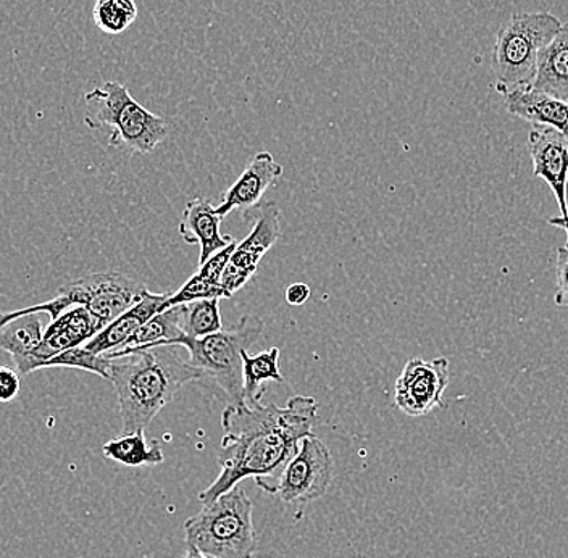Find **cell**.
I'll return each instance as SVG.
<instances>
[{
  "label": "cell",
  "mask_w": 568,
  "mask_h": 558,
  "mask_svg": "<svg viewBox=\"0 0 568 558\" xmlns=\"http://www.w3.org/2000/svg\"><path fill=\"white\" fill-rule=\"evenodd\" d=\"M318 404L314 397L296 396L278 405H226L222 414L223 439L216 455L220 473L199 493L202 506L229 493L243 479L255 478L258 488L278 490L280 478L302 439L312 435Z\"/></svg>",
  "instance_id": "1"
},
{
  "label": "cell",
  "mask_w": 568,
  "mask_h": 558,
  "mask_svg": "<svg viewBox=\"0 0 568 558\" xmlns=\"http://www.w3.org/2000/svg\"><path fill=\"white\" fill-rule=\"evenodd\" d=\"M201 379V372L175 346L138 349L112 361L109 382L119 399L122 435L145 432L184 384Z\"/></svg>",
  "instance_id": "2"
},
{
  "label": "cell",
  "mask_w": 568,
  "mask_h": 558,
  "mask_svg": "<svg viewBox=\"0 0 568 558\" xmlns=\"http://www.w3.org/2000/svg\"><path fill=\"white\" fill-rule=\"evenodd\" d=\"M264 322L257 316H243L233 329H222L211 336L194 339L181 337L175 347L190 352V364L201 372V384L212 389L226 405L244 400L243 351L254 346L264 333Z\"/></svg>",
  "instance_id": "3"
},
{
  "label": "cell",
  "mask_w": 568,
  "mask_h": 558,
  "mask_svg": "<svg viewBox=\"0 0 568 558\" xmlns=\"http://www.w3.org/2000/svg\"><path fill=\"white\" fill-rule=\"evenodd\" d=\"M186 544L207 558H252L257 549L254 504L234 486L184 521Z\"/></svg>",
  "instance_id": "4"
},
{
  "label": "cell",
  "mask_w": 568,
  "mask_h": 558,
  "mask_svg": "<svg viewBox=\"0 0 568 558\" xmlns=\"http://www.w3.org/2000/svg\"><path fill=\"white\" fill-rule=\"evenodd\" d=\"M89 112L84 123L91 130H106L110 148L134 154H151L169 134V123L142 106L124 84L106 81L84 95Z\"/></svg>",
  "instance_id": "5"
},
{
  "label": "cell",
  "mask_w": 568,
  "mask_h": 558,
  "mask_svg": "<svg viewBox=\"0 0 568 558\" xmlns=\"http://www.w3.org/2000/svg\"><path fill=\"white\" fill-rule=\"evenodd\" d=\"M562 21L549 12L515 13L497 31L491 53L496 87H528L535 81L538 55L559 33Z\"/></svg>",
  "instance_id": "6"
},
{
  "label": "cell",
  "mask_w": 568,
  "mask_h": 558,
  "mask_svg": "<svg viewBox=\"0 0 568 558\" xmlns=\"http://www.w3.org/2000/svg\"><path fill=\"white\" fill-rule=\"evenodd\" d=\"M144 284L119 272L91 273L83 278L60 287L59 294L69 307L81 305L88 308L102 326L119 318L133 307L145 293Z\"/></svg>",
  "instance_id": "7"
},
{
  "label": "cell",
  "mask_w": 568,
  "mask_h": 558,
  "mask_svg": "<svg viewBox=\"0 0 568 558\" xmlns=\"http://www.w3.org/2000/svg\"><path fill=\"white\" fill-rule=\"evenodd\" d=\"M332 481V453L322 439L311 435L302 439L300 450L284 468L276 494L287 506L302 508L325 496Z\"/></svg>",
  "instance_id": "8"
},
{
  "label": "cell",
  "mask_w": 568,
  "mask_h": 558,
  "mask_svg": "<svg viewBox=\"0 0 568 558\" xmlns=\"http://www.w3.org/2000/svg\"><path fill=\"white\" fill-rule=\"evenodd\" d=\"M244 213H254L252 215L254 225L246 240L236 244L229 266L223 273L222 286L231 294L241 290L257 273L258 263L282 237V226H280L282 210L276 202H261L257 207Z\"/></svg>",
  "instance_id": "9"
},
{
  "label": "cell",
  "mask_w": 568,
  "mask_h": 558,
  "mask_svg": "<svg viewBox=\"0 0 568 558\" xmlns=\"http://www.w3.org/2000/svg\"><path fill=\"white\" fill-rule=\"evenodd\" d=\"M449 382L450 364L446 357L412 358L397 378L394 404L408 417H425L444 407V390Z\"/></svg>",
  "instance_id": "10"
},
{
  "label": "cell",
  "mask_w": 568,
  "mask_h": 558,
  "mask_svg": "<svg viewBox=\"0 0 568 558\" xmlns=\"http://www.w3.org/2000/svg\"><path fill=\"white\" fill-rule=\"evenodd\" d=\"M102 329H104L102 323L88 308L74 305L63 312L59 318L52 319L51 325L45 328L41 344L31 352L30 357L27 358L23 367L18 369V373L24 376L36 369H41L45 362L62 352L84 346Z\"/></svg>",
  "instance_id": "11"
},
{
  "label": "cell",
  "mask_w": 568,
  "mask_h": 558,
  "mask_svg": "<svg viewBox=\"0 0 568 558\" xmlns=\"http://www.w3.org/2000/svg\"><path fill=\"white\" fill-rule=\"evenodd\" d=\"M532 173L548 183L557 205L560 219L568 216V140L559 131L548 126H532L528 133Z\"/></svg>",
  "instance_id": "12"
},
{
  "label": "cell",
  "mask_w": 568,
  "mask_h": 558,
  "mask_svg": "<svg viewBox=\"0 0 568 558\" xmlns=\"http://www.w3.org/2000/svg\"><path fill=\"white\" fill-rule=\"evenodd\" d=\"M283 175V166L273 159L270 152L262 151L247 163L244 172L236 183L223 195L222 204L215 207L222 219L230 215L233 210H247L257 207L262 197Z\"/></svg>",
  "instance_id": "13"
},
{
  "label": "cell",
  "mask_w": 568,
  "mask_h": 558,
  "mask_svg": "<svg viewBox=\"0 0 568 558\" xmlns=\"http://www.w3.org/2000/svg\"><path fill=\"white\" fill-rule=\"evenodd\" d=\"M504 105L510 115L518 116L532 126H548L562 133L568 140V102L528 87L500 88Z\"/></svg>",
  "instance_id": "14"
},
{
  "label": "cell",
  "mask_w": 568,
  "mask_h": 558,
  "mask_svg": "<svg viewBox=\"0 0 568 558\" xmlns=\"http://www.w3.org/2000/svg\"><path fill=\"white\" fill-rule=\"evenodd\" d=\"M222 220L207 199L195 197L184 207L178 231L187 244H199L201 247L199 266L204 265L216 252L234 243L229 234L220 233Z\"/></svg>",
  "instance_id": "15"
},
{
  "label": "cell",
  "mask_w": 568,
  "mask_h": 558,
  "mask_svg": "<svg viewBox=\"0 0 568 558\" xmlns=\"http://www.w3.org/2000/svg\"><path fill=\"white\" fill-rule=\"evenodd\" d=\"M170 296H172V293L152 294L145 291L133 307L128 308L124 314L113 319L102 332H99L92 339H89L84 344V349L98 355L122 349L126 341L133 334L140 332L141 326H144L152 316L162 312L163 304H165L166 298Z\"/></svg>",
  "instance_id": "16"
},
{
  "label": "cell",
  "mask_w": 568,
  "mask_h": 558,
  "mask_svg": "<svg viewBox=\"0 0 568 558\" xmlns=\"http://www.w3.org/2000/svg\"><path fill=\"white\" fill-rule=\"evenodd\" d=\"M531 88L568 102V23L541 49Z\"/></svg>",
  "instance_id": "17"
},
{
  "label": "cell",
  "mask_w": 568,
  "mask_h": 558,
  "mask_svg": "<svg viewBox=\"0 0 568 558\" xmlns=\"http://www.w3.org/2000/svg\"><path fill=\"white\" fill-rule=\"evenodd\" d=\"M184 304L176 307L166 308L152 316L140 332L133 334L126 344L120 351L109 352L106 357L110 361L122 358L130 352L138 349H149V347L175 346L178 339L186 336L183 332Z\"/></svg>",
  "instance_id": "18"
},
{
  "label": "cell",
  "mask_w": 568,
  "mask_h": 558,
  "mask_svg": "<svg viewBox=\"0 0 568 558\" xmlns=\"http://www.w3.org/2000/svg\"><path fill=\"white\" fill-rule=\"evenodd\" d=\"M102 454L109 460L124 465V467H154L163 464L162 444L158 439H145V432L122 435L119 439L109 440L102 447Z\"/></svg>",
  "instance_id": "19"
},
{
  "label": "cell",
  "mask_w": 568,
  "mask_h": 558,
  "mask_svg": "<svg viewBox=\"0 0 568 558\" xmlns=\"http://www.w3.org/2000/svg\"><path fill=\"white\" fill-rule=\"evenodd\" d=\"M44 332L41 314L20 316L0 328V349L12 357L17 372L41 344Z\"/></svg>",
  "instance_id": "20"
},
{
  "label": "cell",
  "mask_w": 568,
  "mask_h": 558,
  "mask_svg": "<svg viewBox=\"0 0 568 558\" xmlns=\"http://www.w3.org/2000/svg\"><path fill=\"white\" fill-rule=\"evenodd\" d=\"M243 379L246 404H261L265 396L266 382L284 383V376L280 372L278 347L255 355L248 354L247 349L243 351Z\"/></svg>",
  "instance_id": "21"
},
{
  "label": "cell",
  "mask_w": 568,
  "mask_h": 558,
  "mask_svg": "<svg viewBox=\"0 0 568 558\" xmlns=\"http://www.w3.org/2000/svg\"><path fill=\"white\" fill-rule=\"evenodd\" d=\"M223 329L220 314V298H201V301L184 304L183 332L186 337L211 336Z\"/></svg>",
  "instance_id": "22"
},
{
  "label": "cell",
  "mask_w": 568,
  "mask_h": 558,
  "mask_svg": "<svg viewBox=\"0 0 568 558\" xmlns=\"http://www.w3.org/2000/svg\"><path fill=\"white\" fill-rule=\"evenodd\" d=\"M138 17L134 0H98L92 10L95 27L106 34H122Z\"/></svg>",
  "instance_id": "23"
},
{
  "label": "cell",
  "mask_w": 568,
  "mask_h": 558,
  "mask_svg": "<svg viewBox=\"0 0 568 558\" xmlns=\"http://www.w3.org/2000/svg\"><path fill=\"white\" fill-rule=\"evenodd\" d=\"M110 364H112V361L106 355L92 354V352L84 349V346H80L62 352V354L45 362L42 368L84 369V372L94 373V375H99L101 378L110 379Z\"/></svg>",
  "instance_id": "24"
},
{
  "label": "cell",
  "mask_w": 568,
  "mask_h": 558,
  "mask_svg": "<svg viewBox=\"0 0 568 558\" xmlns=\"http://www.w3.org/2000/svg\"><path fill=\"white\" fill-rule=\"evenodd\" d=\"M231 296L233 294L225 290L222 284L212 283V281L204 278L201 273H194L176 293H172V296L166 298L162 312L166 311V308L176 307V305L201 301V298H230Z\"/></svg>",
  "instance_id": "25"
},
{
  "label": "cell",
  "mask_w": 568,
  "mask_h": 558,
  "mask_svg": "<svg viewBox=\"0 0 568 558\" xmlns=\"http://www.w3.org/2000/svg\"><path fill=\"white\" fill-rule=\"evenodd\" d=\"M236 244V241H234L229 247L222 248V251L213 254L204 265L199 266L197 273H201L204 278L212 281V283L222 284L223 273H225L226 266H229L231 255H233Z\"/></svg>",
  "instance_id": "26"
},
{
  "label": "cell",
  "mask_w": 568,
  "mask_h": 558,
  "mask_svg": "<svg viewBox=\"0 0 568 558\" xmlns=\"http://www.w3.org/2000/svg\"><path fill=\"white\" fill-rule=\"evenodd\" d=\"M554 302L559 307L568 308V247L566 245L557 251Z\"/></svg>",
  "instance_id": "27"
},
{
  "label": "cell",
  "mask_w": 568,
  "mask_h": 558,
  "mask_svg": "<svg viewBox=\"0 0 568 558\" xmlns=\"http://www.w3.org/2000/svg\"><path fill=\"white\" fill-rule=\"evenodd\" d=\"M21 389V375L17 368L0 367V404L17 399Z\"/></svg>",
  "instance_id": "28"
},
{
  "label": "cell",
  "mask_w": 568,
  "mask_h": 558,
  "mask_svg": "<svg viewBox=\"0 0 568 558\" xmlns=\"http://www.w3.org/2000/svg\"><path fill=\"white\" fill-rule=\"evenodd\" d=\"M311 297V287L304 283L291 284L286 290V302L290 305H302Z\"/></svg>",
  "instance_id": "29"
},
{
  "label": "cell",
  "mask_w": 568,
  "mask_h": 558,
  "mask_svg": "<svg viewBox=\"0 0 568 558\" xmlns=\"http://www.w3.org/2000/svg\"><path fill=\"white\" fill-rule=\"evenodd\" d=\"M549 225L560 227V230L566 231L567 233V244L566 247H568V216L567 219H560L559 215L552 216V219H549Z\"/></svg>",
  "instance_id": "30"
},
{
  "label": "cell",
  "mask_w": 568,
  "mask_h": 558,
  "mask_svg": "<svg viewBox=\"0 0 568 558\" xmlns=\"http://www.w3.org/2000/svg\"><path fill=\"white\" fill-rule=\"evenodd\" d=\"M183 558H207V557L202 556V554L199 552V550L195 549L194 546H191V544H186V552H184Z\"/></svg>",
  "instance_id": "31"
}]
</instances>
